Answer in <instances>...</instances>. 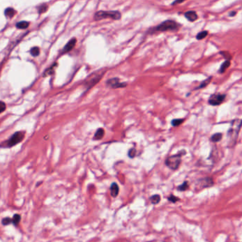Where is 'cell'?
<instances>
[{
  "label": "cell",
  "mask_w": 242,
  "mask_h": 242,
  "mask_svg": "<svg viewBox=\"0 0 242 242\" xmlns=\"http://www.w3.org/2000/svg\"><path fill=\"white\" fill-rule=\"evenodd\" d=\"M48 5L44 4H41L38 7V11H39V12L40 14H43L48 10Z\"/></svg>",
  "instance_id": "26"
},
{
  "label": "cell",
  "mask_w": 242,
  "mask_h": 242,
  "mask_svg": "<svg viewBox=\"0 0 242 242\" xmlns=\"http://www.w3.org/2000/svg\"><path fill=\"white\" fill-rule=\"evenodd\" d=\"M188 188H189V183H188L187 181H185L183 183L177 187V190L180 191H185L187 190Z\"/></svg>",
  "instance_id": "24"
},
{
  "label": "cell",
  "mask_w": 242,
  "mask_h": 242,
  "mask_svg": "<svg viewBox=\"0 0 242 242\" xmlns=\"http://www.w3.org/2000/svg\"><path fill=\"white\" fill-rule=\"evenodd\" d=\"M110 190H111V195H112L113 198H116V197L119 195V186H118V185L116 184V182H113V183L111 185Z\"/></svg>",
  "instance_id": "12"
},
{
  "label": "cell",
  "mask_w": 242,
  "mask_h": 242,
  "mask_svg": "<svg viewBox=\"0 0 242 242\" xmlns=\"http://www.w3.org/2000/svg\"><path fill=\"white\" fill-rule=\"evenodd\" d=\"M1 223H2V225L4 226L10 225V224L12 223V219H11L10 217L4 218L2 219V221H1Z\"/></svg>",
  "instance_id": "28"
},
{
  "label": "cell",
  "mask_w": 242,
  "mask_h": 242,
  "mask_svg": "<svg viewBox=\"0 0 242 242\" xmlns=\"http://www.w3.org/2000/svg\"><path fill=\"white\" fill-rule=\"evenodd\" d=\"M185 153V150H182L175 155L168 157L166 160V165L172 170H177L180 165L181 158Z\"/></svg>",
  "instance_id": "5"
},
{
  "label": "cell",
  "mask_w": 242,
  "mask_h": 242,
  "mask_svg": "<svg viewBox=\"0 0 242 242\" xmlns=\"http://www.w3.org/2000/svg\"><path fill=\"white\" fill-rule=\"evenodd\" d=\"M76 43H77V39H75V38H73V39H72L68 43H67V44L65 45V46L64 47L63 49H62V53H68V52L70 51L71 50L75 47Z\"/></svg>",
  "instance_id": "9"
},
{
  "label": "cell",
  "mask_w": 242,
  "mask_h": 242,
  "mask_svg": "<svg viewBox=\"0 0 242 242\" xmlns=\"http://www.w3.org/2000/svg\"><path fill=\"white\" fill-rule=\"evenodd\" d=\"M104 135H105V130L102 128H100L97 130L93 139L94 140H100L102 139Z\"/></svg>",
  "instance_id": "14"
},
{
  "label": "cell",
  "mask_w": 242,
  "mask_h": 242,
  "mask_svg": "<svg viewBox=\"0 0 242 242\" xmlns=\"http://www.w3.org/2000/svg\"><path fill=\"white\" fill-rule=\"evenodd\" d=\"M57 65H58V64L55 62V63L53 64V65H51L49 68L46 70L45 71L44 73V77H47V76H49V75H53V73H54V71H55V67H56Z\"/></svg>",
  "instance_id": "16"
},
{
  "label": "cell",
  "mask_w": 242,
  "mask_h": 242,
  "mask_svg": "<svg viewBox=\"0 0 242 242\" xmlns=\"http://www.w3.org/2000/svg\"><path fill=\"white\" fill-rule=\"evenodd\" d=\"M136 153H137V150H136V149L134 148H131L129 150L128 156H129V158H133L135 157Z\"/></svg>",
  "instance_id": "27"
},
{
  "label": "cell",
  "mask_w": 242,
  "mask_h": 242,
  "mask_svg": "<svg viewBox=\"0 0 242 242\" xmlns=\"http://www.w3.org/2000/svg\"><path fill=\"white\" fill-rule=\"evenodd\" d=\"M105 71V69L100 70H97L92 73L89 76H88V78L86 79L85 80V82H84V85H85V87L87 88V89L92 88L97 83H98L101 80V79L102 78Z\"/></svg>",
  "instance_id": "4"
},
{
  "label": "cell",
  "mask_w": 242,
  "mask_h": 242,
  "mask_svg": "<svg viewBox=\"0 0 242 242\" xmlns=\"http://www.w3.org/2000/svg\"><path fill=\"white\" fill-rule=\"evenodd\" d=\"M121 17V12L117 10L114 11H98L94 15L95 21H100L105 19H112L113 20H119Z\"/></svg>",
  "instance_id": "3"
},
{
  "label": "cell",
  "mask_w": 242,
  "mask_h": 242,
  "mask_svg": "<svg viewBox=\"0 0 242 242\" xmlns=\"http://www.w3.org/2000/svg\"><path fill=\"white\" fill-rule=\"evenodd\" d=\"M184 121H185L184 119H175L172 120L171 124L172 126H178L182 124L184 122Z\"/></svg>",
  "instance_id": "22"
},
{
  "label": "cell",
  "mask_w": 242,
  "mask_h": 242,
  "mask_svg": "<svg viewBox=\"0 0 242 242\" xmlns=\"http://www.w3.org/2000/svg\"><path fill=\"white\" fill-rule=\"evenodd\" d=\"M28 26H29V22L26 21H19L16 24V27L19 29H25V28H27Z\"/></svg>",
  "instance_id": "17"
},
{
  "label": "cell",
  "mask_w": 242,
  "mask_h": 242,
  "mask_svg": "<svg viewBox=\"0 0 242 242\" xmlns=\"http://www.w3.org/2000/svg\"><path fill=\"white\" fill-rule=\"evenodd\" d=\"M180 25L174 20H166L158 25L150 31L151 33L154 32H164L168 31H177L180 28Z\"/></svg>",
  "instance_id": "2"
},
{
  "label": "cell",
  "mask_w": 242,
  "mask_h": 242,
  "mask_svg": "<svg viewBox=\"0 0 242 242\" xmlns=\"http://www.w3.org/2000/svg\"><path fill=\"white\" fill-rule=\"evenodd\" d=\"M16 14H17V11L13 8H11V7H9V8L6 9L4 11L5 16H6L7 17L10 18V19L11 18H13L14 16L16 15Z\"/></svg>",
  "instance_id": "13"
},
{
  "label": "cell",
  "mask_w": 242,
  "mask_h": 242,
  "mask_svg": "<svg viewBox=\"0 0 242 242\" xmlns=\"http://www.w3.org/2000/svg\"><path fill=\"white\" fill-rule=\"evenodd\" d=\"M214 184L212 179L211 177H206V178H202V180L199 181V185L201 186V187L205 188L207 187H210Z\"/></svg>",
  "instance_id": "10"
},
{
  "label": "cell",
  "mask_w": 242,
  "mask_h": 242,
  "mask_svg": "<svg viewBox=\"0 0 242 242\" xmlns=\"http://www.w3.org/2000/svg\"><path fill=\"white\" fill-rule=\"evenodd\" d=\"M226 98V94H211L208 100L209 105L212 106H218L225 101Z\"/></svg>",
  "instance_id": "7"
},
{
  "label": "cell",
  "mask_w": 242,
  "mask_h": 242,
  "mask_svg": "<svg viewBox=\"0 0 242 242\" xmlns=\"http://www.w3.org/2000/svg\"><path fill=\"white\" fill-rule=\"evenodd\" d=\"M211 79H212V77H211H211H209V78H208L206 79V80H204V81L202 82V83L200 84V85H199L198 87H197L196 89H202V88H204V87H207V86L208 85H209V83H210V82H211Z\"/></svg>",
  "instance_id": "19"
},
{
  "label": "cell",
  "mask_w": 242,
  "mask_h": 242,
  "mask_svg": "<svg viewBox=\"0 0 242 242\" xmlns=\"http://www.w3.org/2000/svg\"><path fill=\"white\" fill-rule=\"evenodd\" d=\"M236 14V12H235V11H233V12H231L229 14V16L231 17H234Z\"/></svg>",
  "instance_id": "31"
},
{
  "label": "cell",
  "mask_w": 242,
  "mask_h": 242,
  "mask_svg": "<svg viewBox=\"0 0 242 242\" xmlns=\"http://www.w3.org/2000/svg\"><path fill=\"white\" fill-rule=\"evenodd\" d=\"M222 139V133H216L214 134H213L211 137V141L212 142H219Z\"/></svg>",
  "instance_id": "18"
},
{
  "label": "cell",
  "mask_w": 242,
  "mask_h": 242,
  "mask_svg": "<svg viewBox=\"0 0 242 242\" xmlns=\"http://www.w3.org/2000/svg\"><path fill=\"white\" fill-rule=\"evenodd\" d=\"M150 200L152 204H153V205H156V204L160 202L161 197L159 195H154L150 198Z\"/></svg>",
  "instance_id": "21"
},
{
  "label": "cell",
  "mask_w": 242,
  "mask_h": 242,
  "mask_svg": "<svg viewBox=\"0 0 242 242\" xmlns=\"http://www.w3.org/2000/svg\"><path fill=\"white\" fill-rule=\"evenodd\" d=\"M208 35V31H202L200 33H198V34L197 35L196 39L198 40H202V39H204L205 38L207 37V36Z\"/></svg>",
  "instance_id": "23"
},
{
  "label": "cell",
  "mask_w": 242,
  "mask_h": 242,
  "mask_svg": "<svg viewBox=\"0 0 242 242\" xmlns=\"http://www.w3.org/2000/svg\"><path fill=\"white\" fill-rule=\"evenodd\" d=\"M24 139V133L23 132H16L12 136V137L6 142V147H12L15 145L18 144L22 141V140Z\"/></svg>",
  "instance_id": "6"
},
{
  "label": "cell",
  "mask_w": 242,
  "mask_h": 242,
  "mask_svg": "<svg viewBox=\"0 0 242 242\" xmlns=\"http://www.w3.org/2000/svg\"><path fill=\"white\" fill-rule=\"evenodd\" d=\"M6 108H7V107H6V105H5V103L4 102L0 101V114L4 112V111L6 110Z\"/></svg>",
  "instance_id": "30"
},
{
  "label": "cell",
  "mask_w": 242,
  "mask_h": 242,
  "mask_svg": "<svg viewBox=\"0 0 242 242\" xmlns=\"http://www.w3.org/2000/svg\"><path fill=\"white\" fill-rule=\"evenodd\" d=\"M30 53H31V55H33V56H34V57H36L39 54H40V49H39V47H33L31 49Z\"/></svg>",
  "instance_id": "25"
},
{
  "label": "cell",
  "mask_w": 242,
  "mask_h": 242,
  "mask_svg": "<svg viewBox=\"0 0 242 242\" xmlns=\"http://www.w3.org/2000/svg\"><path fill=\"white\" fill-rule=\"evenodd\" d=\"M168 200H169V201H171V202H174V203H175V202H177L179 200V198H177L176 196H175V195H171V196L169 197V198H168Z\"/></svg>",
  "instance_id": "29"
},
{
  "label": "cell",
  "mask_w": 242,
  "mask_h": 242,
  "mask_svg": "<svg viewBox=\"0 0 242 242\" xmlns=\"http://www.w3.org/2000/svg\"><path fill=\"white\" fill-rule=\"evenodd\" d=\"M230 65H231V62L229 60H225V61L222 64L219 70V73L220 74H223V73H225L226 70H227V69L228 68L229 66H230Z\"/></svg>",
  "instance_id": "15"
},
{
  "label": "cell",
  "mask_w": 242,
  "mask_h": 242,
  "mask_svg": "<svg viewBox=\"0 0 242 242\" xmlns=\"http://www.w3.org/2000/svg\"><path fill=\"white\" fill-rule=\"evenodd\" d=\"M182 2H184V1H174V2H173L171 4V5H174V6H175V5H176L177 4H181V3H182Z\"/></svg>",
  "instance_id": "32"
},
{
  "label": "cell",
  "mask_w": 242,
  "mask_h": 242,
  "mask_svg": "<svg viewBox=\"0 0 242 242\" xmlns=\"http://www.w3.org/2000/svg\"><path fill=\"white\" fill-rule=\"evenodd\" d=\"M20 221H21V215L20 214H14L13 218L12 219V223H13V225L14 226H16V227L19 225Z\"/></svg>",
  "instance_id": "20"
},
{
  "label": "cell",
  "mask_w": 242,
  "mask_h": 242,
  "mask_svg": "<svg viewBox=\"0 0 242 242\" xmlns=\"http://www.w3.org/2000/svg\"><path fill=\"white\" fill-rule=\"evenodd\" d=\"M241 126V120L235 119L232 120L230 124V128L227 132V139H228V146L233 147L235 146L239 136L240 129Z\"/></svg>",
  "instance_id": "1"
},
{
  "label": "cell",
  "mask_w": 242,
  "mask_h": 242,
  "mask_svg": "<svg viewBox=\"0 0 242 242\" xmlns=\"http://www.w3.org/2000/svg\"><path fill=\"white\" fill-rule=\"evenodd\" d=\"M106 85H107V87H111V88L116 89L126 87L127 86V83L126 82H121L118 78H113L109 79L106 82Z\"/></svg>",
  "instance_id": "8"
},
{
  "label": "cell",
  "mask_w": 242,
  "mask_h": 242,
  "mask_svg": "<svg viewBox=\"0 0 242 242\" xmlns=\"http://www.w3.org/2000/svg\"><path fill=\"white\" fill-rule=\"evenodd\" d=\"M185 17L189 21L193 22V21H196L198 19V14L194 11H188V12L185 13Z\"/></svg>",
  "instance_id": "11"
}]
</instances>
